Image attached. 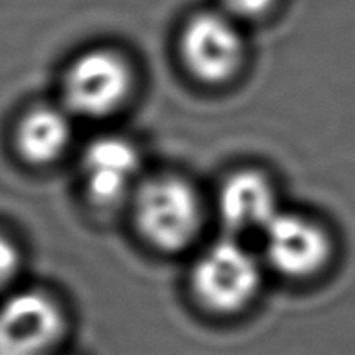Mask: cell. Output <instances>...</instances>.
Segmentation results:
<instances>
[{"label":"cell","instance_id":"6da1fadb","mask_svg":"<svg viewBox=\"0 0 355 355\" xmlns=\"http://www.w3.org/2000/svg\"><path fill=\"white\" fill-rule=\"evenodd\" d=\"M263 266L239 237H222L195 258L189 286L195 300L214 315H237L250 308L263 285Z\"/></svg>","mask_w":355,"mask_h":355},{"label":"cell","instance_id":"7a4b0ae2","mask_svg":"<svg viewBox=\"0 0 355 355\" xmlns=\"http://www.w3.org/2000/svg\"><path fill=\"white\" fill-rule=\"evenodd\" d=\"M134 220L151 247L161 252H180L201 235L207 205L193 182L178 174H161L138 187Z\"/></svg>","mask_w":355,"mask_h":355},{"label":"cell","instance_id":"3957f363","mask_svg":"<svg viewBox=\"0 0 355 355\" xmlns=\"http://www.w3.org/2000/svg\"><path fill=\"white\" fill-rule=\"evenodd\" d=\"M260 235L263 266L293 281L317 277L334 254V243L324 225L298 212L281 210Z\"/></svg>","mask_w":355,"mask_h":355},{"label":"cell","instance_id":"277c9868","mask_svg":"<svg viewBox=\"0 0 355 355\" xmlns=\"http://www.w3.org/2000/svg\"><path fill=\"white\" fill-rule=\"evenodd\" d=\"M130 85V69L121 55L92 50L71 63L63 80V98L77 115L105 116L123 105Z\"/></svg>","mask_w":355,"mask_h":355},{"label":"cell","instance_id":"5b68a950","mask_svg":"<svg viewBox=\"0 0 355 355\" xmlns=\"http://www.w3.org/2000/svg\"><path fill=\"white\" fill-rule=\"evenodd\" d=\"M62 331V313L44 294H14L0 306V355H44Z\"/></svg>","mask_w":355,"mask_h":355},{"label":"cell","instance_id":"8992f818","mask_svg":"<svg viewBox=\"0 0 355 355\" xmlns=\"http://www.w3.org/2000/svg\"><path fill=\"white\" fill-rule=\"evenodd\" d=\"M218 216L230 235L260 233L281 212L277 187L262 170H235L222 182L216 197Z\"/></svg>","mask_w":355,"mask_h":355},{"label":"cell","instance_id":"52a82bcc","mask_svg":"<svg viewBox=\"0 0 355 355\" xmlns=\"http://www.w3.org/2000/svg\"><path fill=\"white\" fill-rule=\"evenodd\" d=\"M180 44L189 71L207 83L232 77L243 58V40L235 25L210 12L191 17Z\"/></svg>","mask_w":355,"mask_h":355},{"label":"cell","instance_id":"ba28073f","mask_svg":"<svg viewBox=\"0 0 355 355\" xmlns=\"http://www.w3.org/2000/svg\"><path fill=\"white\" fill-rule=\"evenodd\" d=\"M139 155L130 141L116 136L94 139L86 147L83 170L88 193L100 205H115L138 176Z\"/></svg>","mask_w":355,"mask_h":355},{"label":"cell","instance_id":"9c48e42d","mask_svg":"<svg viewBox=\"0 0 355 355\" xmlns=\"http://www.w3.org/2000/svg\"><path fill=\"white\" fill-rule=\"evenodd\" d=\"M71 124L65 113L54 107H37L21 119L17 128V149L25 161L46 164L65 151Z\"/></svg>","mask_w":355,"mask_h":355},{"label":"cell","instance_id":"30bf717a","mask_svg":"<svg viewBox=\"0 0 355 355\" xmlns=\"http://www.w3.org/2000/svg\"><path fill=\"white\" fill-rule=\"evenodd\" d=\"M19 263V254L16 247L4 235H0V286H4L14 277Z\"/></svg>","mask_w":355,"mask_h":355},{"label":"cell","instance_id":"8fae6325","mask_svg":"<svg viewBox=\"0 0 355 355\" xmlns=\"http://www.w3.org/2000/svg\"><path fill=\"white\" fill-rule=\"evenodd\" d=\"M230 8L243 16H258L273 4V0H227Z\"/></svg>","mask_w":355,"mask_h":355}]
</instances>
